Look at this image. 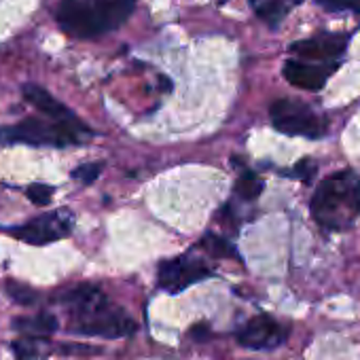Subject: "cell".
<instances>
[{"mask_svg": "<svg viewBox=\"0 0 360 360\" xmlns=\"http://www.w3.org/2000/svg\"><path fill=\"white\" fill-rule=\"evenodd\" d=\"M62 303L70 314V330L79 335L119 339L136 330L134 318L94 286L70 288L62 295Z\"/></svg>", "mask_w": 360, "mask_h": 360, "instance_id": "1", "label": "cell"}, {"mask_svg": "<svg viewBox=\"0 0 360 360\" xmlns=\"http://www.w3.org/2000/svg\"><path fill=\"white\" fill-rule=\"evenodd\" d=\"M136 0H62L60 28L75 39H96L127 22Z\"/></svg>", "mask_w": 360, "mask_h": 360, "instance_id": "2", "label": "cell"}, {"mask_svg": "<svg viewBox=\"0 0 360 360\" xmlns=\"http://www.w3.org/2000/svg\"><path fill=\"white\" fill-rule=\"evenodd\" d=\"M311 214L324 229H349L360 214V176L343 169L324 178L311 198Z\"/></svg>", "mask_w": 360, "mask_h": 360, "instance_id": "3", "label": "cell"}, {"mask_svg": "<svg viewBox=\"0 0 360 360\" xmlns=\"http://www.w3.org/2000/svg\"><path fill=\"white\" fill-rule=\"evenodd\" d=\"M91 136V129L81 121L62 123L53 119H24L22 123L0 127V144H28V146H72Z\"/></svg>", "mask_w": 360, "mask_h": 360, "instance_id": "4", "label": "cell"}, {"mask_svg": "<svg viewBox=\"0 0 360 360\" xmlns=\"http://www.w3.org/2000/svg\"><path fill=\"white\" fill-rule=\"evenodd\" d=\"M269 117L274 127L288 136H303L316 140L326 134V121L299 100H276L269 108Z\"/></svg>", "mask_w": 360, "mask_h": 360, "instance_id": "5", "label": "cell"}, {"mask_svg": "<svg viewBox=\"0 0 360 360\" xmlns=\"http://www.w3.org/2000/svg\"><path fill=\"white\" fill-rule=\"evenodd\" d=\"M72 227H75V219L68 210H53V212H45L20 227H9L7 233H11L20 242L32 244V246H45V244H53V242L70 236Z\"/></svg>", "mask_w": 360, "mask_h": 360, "instance_id": "6", "label": "cell"}, {"mask_svg": "<svg viewBox=\"0 0 360 360\" xmlns=\"http://www.w3.org/2000/svg\"><path fill=\"white\" fill-rule=\"evenodd\" d=\"M210 276V267L191 255L172 259L159 267V286L167 292H183L191 284H198Z\"/></svg>", "mask_w": 360, "mask_h": 360, "instance_id": "7", "label": "cell"}, {"mask_svg": "<svg viewBox=\"0 0 360 360\" xmlns=\"http://www.w3.org/2000/svg\"><path fill=\"white\" fill-rule=\"evenodd\" d=\"M288 330L269 316L250 318L238 333V343L250 349H274L286 341Z\"/></svg>", "mask_w": 360, "mask_h": 360, "instance_id": "8", "label": "cell"}, {"mask_svg": "<svg viewBox=\"0 0 360 360\" xmlns=\"http://www.w3.org/2000/svg\"><path fill=\"white\" fill-rule=\"evenodd\" d=\"M347 39L341 34H318L305 41H297L288 47L292 56H299L301 60H311L320 64H335L337 58L345 51Z\"/></svg>", "mask_w": 360, "mask_h": 360, "instance_id": "9", "label": "cell"}, {"mask_svg": "<svg viewBox=\"0 0 360 360\" xmlns=\"http://www.w3.org/2000/svg\"><path fill=\"white\" fill-rule=\"evenodd\" d=\"M335 70H337V62L335 64H307L301 60H288L282 68V75L290 85L299 89L318 91L324 87L326 79Z\"/></svg>", "mask_w": 360, "mask_h": 360, "instance_id": "10", "label": "cell"}, {"mask_svg": "<svg viewBox=\"0 0 360 360\" xmlns=\"http://www.w3.org/2000/svg\"><path fill=\"white\" fill-rule=\"evenodd\" d=\"M22 91H24V98H26L37 110H41L47 119L62 121V123H75V121H79L77 115H75L70 108H66L62 102H58L47 89H43V87H39V85H34V83H28V85H24Z\"/></svg>", "mask_w": 360, "mask_h": 360, "instance_id": "11", "label": "cell"}, {"mask_svg": "<svg viewBox=\"0 0 360 360\" xmlns=\"http://www.w3.org/2000/svg\"><path fill=\"white\" fill-rule=\"evenodd\" d=\"M13 328L24 335V339H45L58 330V318L49 311H41L37 316L15 318Z\"/></svg>", "mask_w": 360, "mask_h": 360, "instance_id": "12", "label": "cell"}, {"mask_svg": "<svg viewBox=\"0 0 360 360\" xmlns=\"http://www.w3.org/2000/svg\"><path fill=\"white\" fill-rule=\"evenodd\" d=\"M250 5L261 20L276 26L290 11V7H295V0H250Z\"/></svg>", "mask_w": 360, "mask_h": 360, "instance_id": "13", "label": "cell"}, {"mask_svg": "<svg viewBox=\"0 0 360 360\" xmlns=\"http://www.w3.org/2000/svg\"><path fill=\"white\" fill-rule=\"evenodd\" d=\"M263 191V180L252 174V172H244L240 178H238V183H236V193L244 200V202H252L261 195Z\"/></svg>", "mask_w": 360, "mask_h": 360, "instance_id": "14", "label": "cell"}, {"mask_svg": "<svg viewBox=\"0 0 360 360\" xmlns=\"http://www.w3.org/2000/svg\"><path fill=\"white\" fill-rule=\"evenodd\" d=\"M202 246H204L210 255H214V257H227V259L236 257V248H233L227 240L217 238V236H212V233L204 238Z\"/></svg>", "mask_w": 360, "mask_h": 360, "instance_id": "15", "label": "cell"}, {"mask_svg": "<svg viewBox=\"0 0 360 360\" xmlns=\"http://www.w3.org/2000/svg\"><path fill=\"white\" fill-rule=\"evenodd\" d=\"M7 292L20 305H32V303H37V292L32 288L20 284V282H7Z\"/></svg>", "mask_w": 360, "mask_h": 360, "instance_id": "16", "label": "cell"}, {"mask_svg": "<svg viewBox=\"0 0 360 360\" xmlns=\"http://www.w3.org/2000/svg\"><path fill=\"white\" fill-rule=\"evenodd\" d=\"M100 169H102V163H83L72 172V178L79 180L81 185H91L100 176Z\"/></svg>", "mask_w": 360, "mask_h": 360, "instance_id": "17", "label": "cell"}, {"mask_svg": "<svg viewBox=\"0 0 360 360\" xmlns=\"http://www.w3.org/2000/svg\"><path fill=\"white\" fill-rule=\"evenodd\" d=\"M28 200L37 206H49L51 198H53V187L49 185H30L28 187Z\"/></svg>", "mask_w": 360, "mask_h": 360, "instance_id": "18", "label": "cell"}, {"mask_svg": "<svg viewBox=\"0 0 360 360\" xmlns=\"http://www.w3.org/2000/svg\"><path fill=\"white\" fill-rule=\"evenodd\" d=\"M324 11H360V0H316Z\"/></svg>", "mask_w": 360, "mask_h": 360, "instance_id": "19", "label": "cell"}, {"mask_svg": "<svg viewBox=\"0 0 360 360\" xmlns=\"http://www.w3.org/2000/svg\"><path fill=\"white\" fill-rule=\"evenodd\" d=\"M37 339H20L13 343V352L18 354V360H37V349H34Z\"/></svg>", "mask_w": 360, "mask_h": 360, "instance_id": "20", "label": "cell"}, {"mask_svg": "<svg viewBox=\"0 0 360 360\" xmlns=\"http://www.w3.org/2000/svg\"><path fill=\"white\" fill-rule=\"evenodd\" d=\"M295 172H297V176H299L301 180H309V178L314 176V172H316V163H314V161H301V163L295 167Z\"/></svg>", "mask_w": 360, "mask_h": 360, "instance_id": "21", "label": "cell"}, {"mask_svg": "<svg viewBox=\"0 0 360 360\" xmlns=\"http://www.w3.org/2000/svg\"><path fill=\"white\" fill-rule=\"evenodd\" d=\"M221 3H227V0H221Z\"/></svg>", "mask_w": 360, "mask_h": 360, "instance_id": "22", "label": "cell"}]
</instances>
